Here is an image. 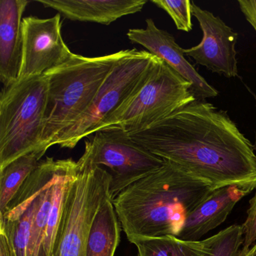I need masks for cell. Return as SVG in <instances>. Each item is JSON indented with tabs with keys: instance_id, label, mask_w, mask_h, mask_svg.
<instances>
[{
	"instance_id": "1",
	"label": "cell",
	"mask_w": 256,
	"mask_h": 256,
	"mask_svg": "<svg viewBox=\"0 0 256 256\" xmlns=\"http://www.w3.org/2000/svg\"><path fill=\"white\" fill-rule=\"evenodd\" d=\"M132 139L156 156L174 163L215 188L238 186L256 188L252 144L227 112L205 100L181 108Z\"/></svg>"
},
{
	"instance_id": "2",
	"label": "cell",
	"mask_w": 256,
	"mask_h": 256,
	"mask_svg": "<svg viewBox=\"0 0 256 256\" xmlns=\"http://www.w3.org/2000/svg\"><path fill=\"white\" fill-rule=\"evenodd\" d=\"M164 161L112 200L128 240L179 236L188 214L216 190L174 163Z\"/></svg>"
},
{
	"instance_id": "3",
	"label": "cell",
	"mask_w": 256,
	"mask_h": 256,
	"mask_svg": "<svg viewBox=\"0 0 256 256\" xmlns=\"http://www.w3.org/2000/svg\"><path fill=\"white\" fill-rule=\"evenodd\" d=\"M122 53L97 58L73 53L66 62L44 74L47 107L38 150L46 154L59 134L83 114Z\"/></svg>"
},
{
	"instance_id": "4",
	"label": "cell",
	"mask_w": 256,
	"mask_h": 256,
	"mask_svg": "<svg viewBox=\"0 0 256 256\" xmlns=\"http://www.w3.org/2000/svg\"><path fill=\"white\" fill-rule=\"evenodd\" d=\"M44 76L4 88L0 96V170L40 148L47 107Z\"/></svg>"
},
{
	"instance_id": "5",
	"label": "cell",
	"mask_w": 256,
	"mask_h": 256,
	"mask_svg": "<svg viewBox=\"0 0 256 256\" xmlns=\"http://www.w3.org/2000/svg\"><path fill=\"white\" fill-rule=\"evenodd\" d=\"M191 88V83L158 58L138 89L97 132L119 128L132 133L145 130L196 101Z\"/></svg>"
},
{
	"instance_id": "6",
	"label": "cell",
	"mask_w": 256,
	"mask_h": 256,
	"mask_svg": "<svg viewBox=\"0 0 256 256\" xmlns=\"http://www.w3.org/2000/svg\"><path fill=\"white\" fill-rule=\"evenodd\" d=\"M157 60L146 50H124L90 106L59 134L53 145L73 149L82 139L96 133L100 126L138 89Z\"/></svg>"
},
{
	"instance_id": "7",
	"label": "cell",
	"mask_w": 256,
	"mask_h": 256,
	"mask_svg": "<svg viewBox=\"0 0 256 256\" xmlns=\"http://www.w3.org/2000/svg\"><path fill=\"white\" fill-rule=\"evenodd\" d=\"M78 172L66 196L53 256H84L90 229L102 204L110 197V174L80 157Z\"/></svg>"
},
{
	"instance_id": "8",
	"label": "cell",
	"mask_w": 256,
	"mask_h": 256,
	"mask_svg": "<svg viewBox=\"0 0 256 256\" xmlns=\"http://www.w3.org/2000/svg\"><path fill=\"white\" fill-rule=\"evenodd\" d=\"M85 161L106 169L112 176L110 197L157 170L166 161L134 142L126 132L110 128L95 133L85 142Z\"/></svg>"
},
{
	"instance_id": "9",
	"label": "cell",
	"mask_w": 256,
	"mask_h": 256,
	"mask_svg": "<svg viewBox=\"0 0 256 256\" xmlns=\"http://www.w3.org/2000/svg\"><path fill=\"white\" fill-rule=\"evenodd\" d=\"M22 34V60L18 80L41 77L72 55L62 38L59 13L50 18H24Z\"/></svg>"
},
{
	"instance_id": "10",
	"label": "cell",
	"mask_w": 256,
	"mask_h": 256,
	"mask_svg": "<svg viewBox=\"0 0 256 256\" xmlns=\"http://www.w3.org/2000/svg\"><path fill=\"white\" fill-rule=\"evenodd\" d=\"M192 14L198 22L203 38L196 47L184 49L186 56L192 58L196 64L212 72L228 78L238 76V53L235 49L238 34L220 17L194 4L192 6Z\"/></svg>"
},
{
	"instance_id": "11",
	"label": "cell",
	"mask_w": 256,
	"mask_h": 256,
	"mask_svg": "<svg viewBox=\"0 0 256 256\" xmlns=\"http://www.w3.org/2000/svg\"><path fill=\"white\" fill-rule=\"evenodd\" d=\"M145 29H130L127 36L132 43L140 44L149 53L166 62L180 76L191 83L192 94L198 100L214 98L218 91L208 83L185 58L184 48L167 31L157 28L154 20H146Z\"/></svg>"
},
{
	"instance_id": "12",
	"label": "cell",
	"mask_w": 256,
	"mask_h": 256,
	"mask_svg": "<svg viewBox=\"0 0 256 256\" xmlns=\"http://www.w3.org/2000/svg\"><path fill=\"white\" fill-rule=\"evenodd\" d=\"M28 0L0 1V80L4 88L17 82L22 60V24Z\"/></svg>"
},
{
	"instance_id": "13",
	"label": "cell",
	"mask_w": 256,
	"mask_h": 256,
	"mask_svg": "<svg viewBox=\"0 0 256 256\" xmlns=\"http://www.w3.org/2000/svg\"><path fill=\"white\" fill-rule=\"evenodd\" d=\"M250 192V190L238 186L216 188L188 214L180 234L176 238L185 240H199L222 224L235 205Z\"/></svg>"
},
{
	"instance_id": "14",
	"label": "cell",
	"mask_w": 256,
	"mask_h": 256,
	"mask_svg": "<svg viewBox=\"0 0 256 256\" xmlns=\"http://www.w3.org/2000/svg\"><path fill=\"white\" fill-rule=\"evenodd\" d=\"M74 22L110 25L124 16L140 12L146 0H37Z\"/></svg>"
},
{
	"instance_id": "15",
	"label": "cell",
	"mask_w": 256,
	"mask_h": 256,
	"mask_svg": "<svg viewBox=\"0 0 256 256\" xmlns=\"http://www.w3.org/2000/svg\"><path fill=\"white\" fill-rule=\"evenodd\" d=\"M121 226L110 198L98 208L90 229L84 256H114Z\"/></svg>"
},
{
	"instance_id": "16",
	"label": "cell",
	"mask_w": 256,
	"mask_h": 256,
	"mask_svg": "<svg viewBox=\"0 0 256 256\" xmlns=\"http://www.w3.org/2000/svg\"><path fill=\"white\" fill-rule=\"evenodd\" d=\"M138 256H208L212 250L214 236L204 240L190 241L175 236L133 238Z\"/></svg>"
},
{
	"instance_id": "17",
	"label": "cell",
	"mask_w": 256,
	"mask_h": 256,
	"mask_svg": "<svg viewBox=\"0 0 256 256\" xmlns=\"http://www.w3.org/2000/svg\"><path fill=\"white\" fill-rule=\"evenodd\" d=\"M44 154L40 150L28 152L0 170V214L4 212L25 180L38 167Z\"/></svg>"
},
{
	"instance_id": "18",
	"label": "cell",
	"mask_w": 256,
	"mask_h": 256,
	"mask_svg": "<svg viewBox=\"0 0 256 256\" xmlns=\"http://www.w3.org/2000/svg\"><path fill=\"white\" fill-rule=\"evenodd\" d=\"M78 169V162H76L59 176L55 184L53 206L48 220L38 256H53L67 190L72 181L77 176Z\"/></svg>"
},
{
	"instance_id": "19",
	"label": "cell",
	"mask_w": 256,
	"mask_h": 256,
	"mask_svg": "<svg viewBox=\"0 0 256 256\" xmlns=\"http://www.w3.org/2000/svg\"><path fill=\"white\" fill-rule=\"evenodd\" d=\"M40 196V194L18 216L13 220L0 221V232L6 235L16 256H26L28 254L31 228Z\"/></svg>"
},
{
	"instance_id": "20",
	"label": "cell",
	"mask_w": 256,
	"mask_h": 256,
	"mask_svg": "<svg viewBox=\"0 0 256 256\" xmlns=\"http://www.w3.org/2000/svg\"><path fill=\"white\" fill-rule=\"evenodd\" d=\"M76 162L72 158L70 164L58 175L54 180L40 194V200L36 210L31 228L30 236L29 245H28L26 256H38L40 246L42 242L44 230L47 226L48 220L50 216V210L53 206L54 199L55 184L59 176Z\"/></svg>"
},
{
	"instance_id": "21",
	"label": "cell",
	"mask_w": 256,
	"mask_h": 256,
	"mask_svg": "<svg viewBox=\"0 0 256 256\" xmlns=\"http://www.w3.org/2000/svg\"><path fill=\"white\" fill-rule=\"evenodd\" d=\"M212 250L208 256H238L242 244L241 226L234 224L214 235Z\"/></svg>"
},
{
	"instance_id": "22",
	"label": "cell",
	"mask_w": 256,
	"mask_h": 256,
	"mask_svg": "<svg viewBox=\"0 0 256 256\" xmlns=\"http://www.w3.org/2000/svg\"><path fill=\"white\" fill-rule=\"evenodd\" d=\"M151 2L170 16L178 30L186 32L192 30V2L190 0H152Z\"/></svg>"
},
{
	"instance_id": "23",
	"label": "cell",
	"mask_w": 256,
	"mask_h": 256,
	"mask_svg": "<svg viewBox=\"0 0 256 256\" xmlns=\"http://www.w3.org/2000/svg\"><path fill=\"white\" fill-rule=\"evenodd\" d=\"M242 230V244L239 254H245L256 242V192L250 202L247 216L241 226Z\"/></svg>"
},
{
	"instance_id": "24",
	"label": "cell",
	"mask_w": 256,
	"mask_h": 256,
	"mask_svg": "<svg viewBox=\"0 0 256 256\" xmlns=\"http://www.w3.org/2000/svg\"><path fill=\"white\" fill-rule=\"evenodd\" d=\"M240 8L256 32V0H238Z\"/></svg>"
},
{
	"instance_id": "25",
	"label": "cell",
	"mask_w": 256,
	"mask_h": 256,
	"mask_svg": "<svg viewBox=\"0 0 256 256\" xmlns=\"http://www.w3.org/2000/svg\"><path fill=\"white\" fill-rule=\"evenodd\" d=\"M0 256H16L11 242L2 232H0Z\"/></svg>"
},
{
	"instance_id": "26",
	"label": "cell",
	"mask_w": 256,
	"mask_h": 256,
	"mask_svg": "<svg viewBox=\"0 0 256 256\" xmlns=\"http://www.w3.org/2000/svg\"><path fill=\"white\" fill-rule=\"evenodd\" d=\"M238 256H256V242L245 254H244V256L239 254Z\"/></svg>"
},
{
	"instance_id": "27",
	"label": "cell",
	"mask_w": 256,
	"mask_h": 256,
	"mask_svg": "<svg viewBox=\"0 0 256 256\" xmlns=\"http://www.w3.org/2000/svg\"><path fill=\"white\" fill-rule=\"evenodd\" d=\"M254 96V100H256V94H253ZM253 148H254V151H256V140H254V144H253Z\"/></svg>"
}]
</instances>
